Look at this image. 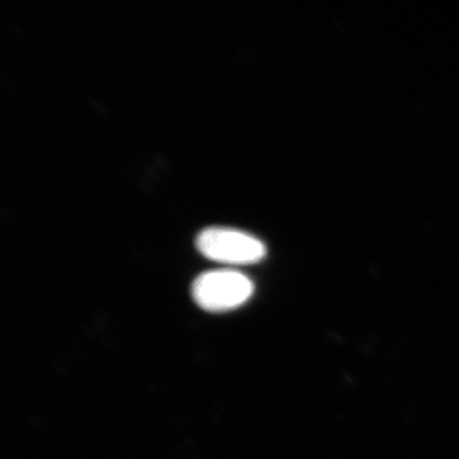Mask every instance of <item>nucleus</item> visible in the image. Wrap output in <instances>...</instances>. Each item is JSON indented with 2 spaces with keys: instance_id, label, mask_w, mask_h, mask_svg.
Segmentation results:
<instances>
[{
  "instance_id": "obj_1",
  "label": "nucleus",
  "mask_w": 459,
  "mask_h": 459,
  "mask_svg": "<svg viewBox=\"0 0 459 459\" xmlns=\"http://www.w3.org/2000/svg\"><path fill=\"white\" fill-rule=\"evenodd\" d=\"M253 291L252 280L232 270L205 272L197 277L192 287L195 303L211 313L237 309L252 298Z\"/></svg>"
},
{
  "instance_id": "obj_2",
  "label": "nucleus",
  "mask_w": 459,
  "mask_h": 459,
  "mask_svg": "<svg viewBox=\"0 0 459 459\" xmlns=\"http://www.w3.org/2000/svg\"><path fill=\"white\" fill-rule=\"evenodd\" d=\"M195 244L205 258L223 264H253L261 262L267 253L259 238L237 229H205Z\"/></svg>"
}]
</instances>
